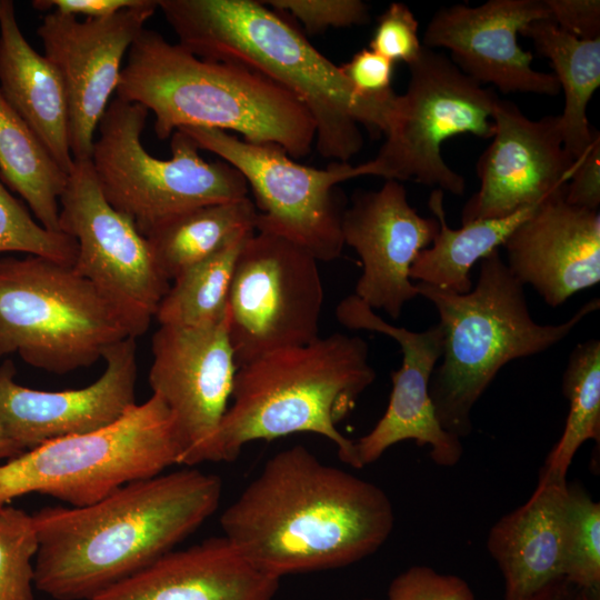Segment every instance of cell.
I'll list each match as a JSON object with an SVG mask.
<instances>
[{
  "label": "cell",
  "mask_w": 600,
  "mask_h": 600,
  "mask_svg": "<svg viewBox=\"0 0 600 600\" xmlns=\"http://www.w3.org/2000/svg\"><path fill=\"white\" fill-rule=\"evenodd\" d=\"M393 524L380 487L300 444L271 457L220 517L223 537L278 579L360 561L383 546Z\"/></svg>",
  "instance_id": "6da1fadb"
},
{
  "label": "cell",
  "mask_w": 600,
  "mask_h": 600,
  "mask_svg": "<svg viewBox=\"0 0 600 600\" xmlns=\"http://www.w3.org/2000/svg\"><path fill=\"white\" fill-rule=\"evenodd\" d=\"M221 479L191 467L127 483L86 507L33 517L34 587L56 600H88L147 568L219 507Z\"/></svg>",
  "instance_id": "7a4b0ae2"
},
{
  "label": "cell",
  "mask_w": 600,
  "mask_h": 600,
  "mask_svg": "<svg viewBox=\"0 0 600 600\" xmlns=\"http://www.w3.org/2000/svg\"><path fill=\"white\" fill-rule=\"evenodd\" d=\"M158 8L191 53L258 72L301 100L321 157L348 162L363 147L362 126L371 136L386 133L397 93H357L340 66L262 1L158 0Z\"/></svg>",
  "instance_id": "3957f363"
},
{
  "label": "cell",
  "mask_w": 600,
  "mask_h": 600,
  "mask_svg": "<svg viewBox=\"0 0 600 600\" xmlns=\"http://www.w3.org/2000/svg\"><path fill=\"white\" fill-rule=\"evenodd\" d=\"M116 93L154 114L160 140L182 128L236 131L298 159L316 139L310 111L290 91L239 64L199 58L151 29L131 44Z\"/></svg>",
  "instance_id": "277c9868"
},
{
  "label": "cell",
  "mask_w": 600,
  "mask_h": 600,
  "mask_svg": "<svg viewBox=\"0 0 600 600\" xmlns=\"http://www.w3.org/2000/svg\"><path fill=\"white\" fill-rule=\"evenodd\" d=\"M374 380L367 341L341 332L239 367L211 462H232L256 440L309 432L329 439L342 462L360 469L354 441L337 426Z\"/></svg>",
  "instance_id": "5b68a950"
},
{
  "label": "cell",
  "mask_w": 600,
  "mask_h": 600,
  "mask_svg": "<svg viewBox=\"0 0 600 600\" xmlns=\"http://www.w3.org/2000/svg\"><path fill=\"white\" fill-rule=\"evenodd\" d=\"M416 286L419 296L433 303L443 331L430 398L440 426L460 439L471 433L472 408L503 366L556 346L600 307L593 298L564 322H536L523 286L499 250L480 261L476 287L469 292L454 293L422 282Z\"/></svg>",
  "instance_id": "8992f818"
},
{
  "label": "cell",
  "mask_w": 600,
  "mask_h": 600,
  "mask_svg": "<svg viewBox=\"0 0 600 600\" xmlns=\"http://www.w3.org/2000/svg\"><path fill=\"white\" fill-rule=\"evenodd\" d=\"M181 457L171 412L152 394L108 427L46 442L0 464V507L32 492L86 507L180 464Z\"/></svg>",
  "instance_id": "52a82bcc"
},
{
  "label": "cell",
  "mask_w": 600,
  "mask_h": 600,
  "mask_svg": "<svg viewBox=\"0 0 600 600\" xmlns=\"http://www.w3.org/2000/svg\"><path fill=\"white\" fill-rule=\"evenodd\" d=\"M128 337L120 313L72 266L38 256L0 259V358L18 354L62 374L92 366Z\"/></svg>",
  "instance_id": "ba28073f"
},
{
  "label": "cell",
  "mask_w": 600,
  "mask_h": 600,
  "mask_svg": "<svg viewBox=\"0 0 600 600\" xmlns=\"http://www.w3.org/2000/svg\"><path fill=\"white\" fill-rule=\"evenodd\" d=\"M148 113L139 103L111 100L90 157L103 196L143 237L194 208L248 197L242 174L223 160L206 161L182 130L170 137V159L150 154L141 142Z\"/></svg>",
  "instance_id": "9c48e42d"
},
{
  "label": "cell",
  "mask_w": 600,
  "mask_h": 600,
  "mask_svg": "<svg viewBox=\"0 0 600 600\" xmlns=\"http://www.w3.org/2000/svg\"><path fill=\"white\" fill-rule=\"evenodd\" d=\"M409 72L404 93L396 97L386 140L377 156L363 163L366 176L413 180L461 196L466 180L447 166L440 149L458 134L492 138V111L499 97L424 46Z\"/></svg>",
  "instance_id": "30bf717a"
},
{
  "label": "cell",
  "mask_w": 600,
  "mask_h": 600,
  "mask_svg": "<svg viewBox=\"0 0 600 600\" xmlns=\"http://www.w3.org/2000/svg\"><path fill=\"white\" fill-rule=\"evenodd\" d=\"M319 261L304 248L254 231L237 258L228 298L236 363L319 338L323 287Z\"/></svg>",
  "instance_id": "8fae6325"
},
{
  "label": "cell",
  "mask_w": 600,
  "mask_h": 600,
  "mask_svg": "<svg viewBox=\"0 0 600 600\" xmlns=\"http://www.w3.org/2000/svg\"><path fill=\"white\" fill-rule=\"evenodd\" d=\"M199 149L219 156L246 179L258 211L256 231L283 237L319 262L340 257L344 247L341 209L334 188L366 176L363 164L332 162L327 169L302 166L279 146L256 144L229 132L182 128Z\"/></svg>",
  "instance_id": "7c38bea8"
},
{
  "label": "cell",
  "mask_w": 600,
  "mask_h": 600,
  "mask_svg": "<svg viewBox=\"0 0 600 600\" xmlns=\"http://www.w3.org/2000/svg\"><path fill=\"white\" fill-rule=\"evenodd\" d=\"M59 206V229L78 246L72 269L116 308L131 337L142 336L170 287L147 238L108 202L90 160H73Z\"/></svg>",
  "instance_id": "4fadbf2b"
},
{
  "label": "cell",
  "mask_w": 600,
  "mask_h": 600,
  "mask_svg": "<svg viewBox=\"0 0 600 600\" xmlns=\"http://www.w3.org/2000/svg\"><path fill=\"white\" fill-rule=\"evenodd\" d=\"M151 351L149 384L174 420L182 444L180 464L211 462L238 371L228 316L208 326H159Z\"/></svg>",
  "instance_id": "5bb4252c"
},
{
  "label": "cell",
  "mask_w": 600,
  "mask_h": 600,
  "mask_svg": "<svg viewBox=\"0 0 600 600\" xmlns=\"http://www.w3.org/2000/svg\"><path fill=\"white\" fill-rule=\"evenodd\" d=\"M157 9L158 0H143L113 16L84 21L50 11L38 27L44 57L66 89L73 160H90L99 122L117 91L122 59Z\"/></svg>",
  "instance_id": "9a60e30c"
},
{
  "label": "cell",
  "mask_w": 600,
  "mask_h": 600,
  "mask_svg": "<svg viewBox=\"0 0 600 600\" xmlns=\"http://www.w3.org/2000/svg\"><path fill=\"white\" fill-rule=\"evenodd\" d=\"M337 320L350 330L383 333L396 340L402 363L391 372L392 390L384 414L356 443L361 468L376 462L390 447L404 440L430 446L432 461L441 467L456 466L462 454L461 439L439 423L429 393L430 379L441 358L443 331L439 322L423 331L396 327L354 294L336 308Z\"/></svg>",
  "instance_id": "2e32d148"
},
{
  "label": "cell",
  "mask_w": 600,
  "mask_h": 600,
  "mask_svg": "<svg viewBox=\"0 0 600 600\" xmlns=\"http://www.w3.org/2000/svg\"><path fill=\"white\" fill-rule=\"evenodd\" d=\"M492 121V142L477 162L480 188L463 206L461 224L540 203L567 184L577 164L563 147L558 116L531 120L498 98Z\"/></svg>",
  "instance_id": "e0dca14e"
},
{
  "label": "cell",
  "mask_w": 600,
  "mask_h": 600,
  "mask_svg": "<svg viewBox=\"0 0 600 600\" xmlns=\"http://www.w3.org/2000/svg\"><path fill=\"white\" fill-rule=\"evenodd\" d=\"M438 231L437 218L420 216L400 181L386 180L378 190L354 192L341 219L344 246L362 263L353 294L398 320L404 304L419 296L410 279L411 266Z\"/></svg>",
  "instance_id": "ac0fdd59"
},
{
  "label": "cell",
  "mask_w": 600,
  "mask_h": 600,
  "mask_svg": "<svg viewBox=\"0 0 600 600\" xmlns=\"http://www.w3.org/2000/svg\"><path fill=\"white\" fill-rule=\"evenodd\" d=\"M542 19H550L544 0L453 4L433 14L422 44L450 50L452 62L462 72L481 84H493L502 93L557 96L561 89L556 76L534 70L531 52L518 43V34Z\"/></svg>",
  "instance_id": "d6986e66"
},
{
  "label": "cell",
  "mask_w": 600,
  "mask_h": 600,
  "mask_svg": "<svg viewBox=\"0 0 600 600\" xmlns=\"http://www.w3.org/2000/svg\"><path fill=\"white\" fill-rule=\"evenodd\" d=\"M103 373L72 390L43 391L20 386L11 361L0 366V421L23 451L46 442L89 433L119 420L136 406V338L128 337L103 353Z\"/></svg>",
  "instance_id": "ffe728a7"
},
{
  "label": "cell",
  "mask_w": 600,
  "mask_h": 600,
  "mask_svg": "<svg viewBox=\"0 0 600 600\" xmlns=\"http://www.w3.org/2000/svg\"><path fill=\"white\" fill-rule=\"evenodd\" d=\"M566 186L541 201L502 244L513 277L552 308L600 282V212L569 204Z\"/></svg>",
  "instance_id": "44dd1931"
},
{
  "label": "cell",
  "mask_w": 600,
  "mask_h": 600,
  "mask_svg": "<svg viewBox=\"0 0 600 600\" xmlns=\"http://www.w3.org/2000/svg\"><path fill=\"white\" fill-rule=\"evenodd\" d=\"M279 581L222 536L172 550L88 600H273Z\"/></svg>",
  "instance_id": "7402d4cb"
},
{
  "label": "cell",
  "mask_w": 600,
  "mask_h": 600,
  "mask_svg": "<svg viewBox=\"0 0 600 600\" xmlns=\"http://www.w3.org/2000/svg\"><path fill=\"white\" fill-rule=\"evenodd\" d=\"M568 482L539 481L526 503L499 519L487 547L504 579V600H531L562 583Z\"/></svg>",
  "instance_id": "603a6c76"
},
{
  "label": "cell",
  "mask_w": 600,
  "mask_h": 600,
  "mask_svg": "<svg viewBox=\"0 0 600 600\" xmlns=\"http://www.w3.org/2000/svg\"><path fill=\"white\" fill-rule=\"evenodd\" d=\"M0 92L69 173L73 158L63 81L52 62L26 40L10 0H0Z\"/></svg>",
  "instance_id": "cb8c5ba5"
},
{
  "label": "cell",
  "mask_w": 600,
  "mask_h": 600,
  "mask_svg": "<svg viewBox=\"0 0 600 600\" xmlns=\"http://www.w3.org/2000/svg\"><path fill=\"white\" fill-rule=\"evenodd\" d=\"M521 34L530 38L538 52L552 64L564 93L563 112L558 116L563 147L577 161L599 136L589 124L587 107L600 86V38L579 39L551 19L532 22Z\"/></svg>",
  "instance_id": "d4e9b609"
},
{
  "label": "cell",
  "mask_w": 600,
  "mask_h": 600,
  "mask_svg": "<svg viewBox=\"0 0 600 600\" xmlns=\"http://www.w3.org/2000/svg\"><path fill=\"white\" fill-rule=\"evenodd\" d=\"M428 204L439 222V231L432 243L419 252L411 266L410 279L441 290L466 293L472 289V267L502 247L539 203L504 218L472 221L458 229L448 226L442 190L434 189Z\"/></svg>",
  "instance_id": "484cf974"
},
{
  "label": "cell",
  "mask_w": 600,
  "mask_h": 600,
  "mask_svg": "<svg viewBox=\"0 0 600 600\" xmlns=\"http://www.w3.org/2000/svg\"><path fill=\"white\" fill-rule=\"evenodd\" d=\"M257 216V208L249 197L207 204L170 219L146 238L157 267L172 281L238 236L256 231Z\"/></svg>",
  "instance_id": "4316f807"
},
{
  "label": "cell",
  "mask_w": 600,
  "mask_h": 600,
  "mask_svg": "<svg viewBox=\"0 0 600 600\" xmlns=\"http://www.w3.org/2000/svg\"><path fill=\"white\" fill-rule=\"evenodd\" d=\"M0 178L47 230L59 229V199L68 173L0 92Z\"/></svg>",
  "instance_id": "83f0119b"
},
{
  "label": "cell",
  "mask_w": 600,
  "mask_h": 600,
  "mask_svg": "<svg viewBox=\"0 0 600 600\" xmlns=\"http://www.w3.org/2000/svg\"><path fill=\"white\" fill-rule=\"evenodd\" d=\"M246 232L212 256L178 274L161 299L154 319L160 326L200 327L228 316V298Z\"/></svg>",
  "instance_id": "f1b7e54d"
},
{
  "label": "cell",
  "mask_w": 600,
  "mask_h": 600,
  "mask_svg": "<svg viewBox=\"0 0 600 600\" xmlns=\"http://www.w3.org/2000/svg\"><path fill=\"white\" fill-rule=\"evenodd\" d=\"M569 413L562 436L549 453L539 481L566 483L579 448L588 440L600 442V341L589 339L571 351L562 377Z\"/></svg>",
  "instance_id": "f546056e"
},
{
  "label": "cell",
  "mask_w": 600,
  "mask_h": 600,
  "mask_svg": "<svg viewBox=\"0 0 600 600\" xmlns=\"http://www.w3.org/2000/svg\"><path fill=\"white\" fill-rule=\"evenodd\" d=\"M563 577L570 586L600 590V503L568 483Z\"/></svg>",
  "instance_id": "4dcf8cb0"
},
{
  "label": "cell",
  "mask_w": 600,
  "mask_h": 600,
  "mask_svg": "<svg viewBox=\"0 0 600 600\" xmlns=\"http://www.w3.org/2000/svg\"><path fill=\"white\" fill-rule=\"evenodd\" d=\"M38 536L32 514L0 507V600H34Z\"/></svg>",
  "instance_id": "1f68e13d"
},
{
  "label": "cell",
  "mask_w": 600,
  "mask_h": 600,
  "mask_svg": "<svg viewBox=\"0 0 600 600\" xmlns=\"http://www.w3.org/2000/svg\"><path fill=\"white\" fill-rule=\"evenodd\" d=\"M77 251L73 238L43 228L0 180V253L22 252L72 266Z\"/></svg>",
  "instance_id": "d6a6232c"
},
{
  "label": "cell",
  "mask_w": 600,
  "mask_h": 600,
  "mask_svg": "<svg viewBox=\"0 0 600 600\" xmlns=\"http://www.w3.org/2000/svg\"><path fill=\"white\" fill-rule=\"evenodd\" d=\"M277 12H288L300 21L309 34L329 28H346L367 23L369 10L360 0H267Z\"/></svg>",
  "instance_id": "836d02e7"
},
{
  "label": "cell",
  "mask_w": 600,
  "mask_h": 600,
  "mask_svg": "<svg viewBox=\"0 0 600 600\" xmlns=\"http://www.w3.org/2000/svg\"><path fill=\"white\" fill-rule=\"evenodd\" d=\"M418 31L419 22L411 9L404 3L392 2L378 18L370 49L393 63L402 61L409 66L423 47Z\"/></svg>",
  "instance_id": "e575fe53"
},
{
  "label": "cell",
  "mask_w": 600,
  "mask_h": 600,
  "mask_svg": "<svg viewBox=\"0 0 600 600\" xmlns=\"http://www.w3.org/2000/svg\"><path fill=\"white\" fill-rule=\"evenodd\" d=\"M388 600H474V596L469 584L457 576L413 566L391 581Z\"/></svg>",
  "instance_id": "d590c367"
},
{
  "label": "cell",
  "mask_w": 600,
  "mask_h": 600,
  "mask_svg": "<svg viewBox=\"0 0 600 600\" xmlns=\"http://www.w3.org/2000/svg\"><path fill=\"white\" fill-rule=\"evenodd\" d=\"M340 67L360 96L384 99L396 94L392 89L394 63L373 50L362 49Z\"/></svg>",
  "instance_id": "8d00e7d4"
},
{
  "label": "cell",
  "mask_w": 600,
  "mask_h": 600,
  "mask_svg": "<svg viewBox=\"0 0 600 600\" xmlns=\"http://www.w3.org/2000/svg\"><path fill=\"white\" fill-rule=\"evenodd\" d=\"M564 200L574 207L599 210L600 206V134L584 156L577 160L567 182Z\"/></svg>",
  "instance_id": "74e56055"
},
{
  "label": "cell",
  "mask_w": 600,
  "mask_h": 600,
  "mask_svg": "<svg viewBox=\"0 0 600 600\" xmlns=\"http://www.w3.org/2000/svg\"><path fill=\"white\" fill-rule=\"evenodd\" d=\"M550 19L563 31L582 40L600 38L599 0H544Z\"/></svg>",
  "instance_id": "f35d334b"
},
{
  "label": "cell",
  "mask_w": 600,
  "mask_h": 600,
  "mask_svg": "<svg viewBox=\"0 0 600 600\" xmlns=\"http://www.w3.org/2000/svg\"><path fill=\"white\" fill-rule=\"evenodd\" d=\"M143 0H34L31 4L39 11L51 10L76 18L83 16L87 19H100L140 6Z\"/></svg>",
  "instance_id": "ab89813d"
},
{
  "label": "cell",
  "mask_w": 600,
  "mask_h": 600,
  "mask_svg": "<svg viewBox=\"0 0 600 600\" xmlns=\"http://www.w3.org/2000/svg\"><path fill=\"white\" fill-rule=\"evenodd\" d=\"M22 452L24 451L9 438L0 421V461L10 460Z\"/></svg>",
  "instance_id": "60d3db41"
},
{
  "label": "cell",
  "mask_w": 600,
  "mask_h": 600,
  "mask_svg": "<svg viewBox=\"0 0 600 600\" xmlns=\"http://www.w3.org/2000/svg\"><path fill=\"white\" fill-rule=\"evenodd\" d=\"M572 586L567 582H562L543 593L534 597L531 600H569Z\"/></svg>",
  "instance_id": "b9f144b4"
},
{
  "label": "cell",
  "mask_w": 600,
  "mask_h": 600,
  "mask_svg": "<svg viewBox=\"0 0 600 600\" xmlns=\"http://www.w3.org/2000/svg\"><path fill=\"white\" fill-rule=\"evenodd\" d=\"M572 600H600V590L572 589Z\"/></svg>",
  "instance_id": "7bdbcfd3"
},
{
  "label": "cell",
  "mask_w": 600,
  "mask_h": 600,
  "mask_svg": "<svg viewBox=\"0 0 600 600\" xmlns=\"http://www.w3.org/2000/svg\"><path fill=\"white\" fill-rule=\"evenodd\" d=\"M569 600H572V589H571V593H570V598H569Z\"/></svg>",
  "instance_id": "ee69618b"
},
{
  "label": "cell",
  "mask_w": 600,
  "mask_h": 600,
  "mask_svg": "<svg viewBox=\"0 0 600 600\" xmlns=\"http://www.w3.org/2000/svg\"><path fill=\"white\" fill-rule=\"evenodd\" d=\"M363 600H373V599H363Z\"/></svg>",
  "instance_id": "f6af8a7d"
}]
</instances>
